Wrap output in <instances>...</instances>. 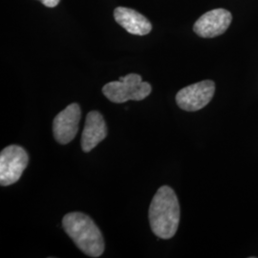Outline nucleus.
<instances>
[{
	"label": "nucleus",
	"instance_id": "obj_1",
	"mask_svg": "<svg viewBox=\"0 0 258 258\" xmlns=\"http://www.w3.org/2000/svg\"><path fill=\"white\" fill-rule=\"evenodd\" d=\"M153 233L162 239L175 235L180 222V205L174 190L168 185L161 186L154 195L148 211Z\"/></svg>",
	"mask_w": 258,
	"mask_h": 258
},
{
	"label": "nucleus",
	"instance_id": "obj_2",
	"mask_svg": "<svg viewBox=\"0 0 258 258\" xmlns=\"http://www.w3.org/2000/svg\"><path fill=\"white\" fill-rule=\"evenodd\" d=\"M62 227L76 246L90 257H100L104 251L102 232L92 219L83 212L64 215Z\"/></svg>",
	"mask_w": 258,
	"mask_h": 258
},
{
	"label": "nucleus",
	"instance_id": "obj_3",
	"mask_svg": "<svg viewBox=\"0 0 258 258\" xmlns=\"http://www.w3.org/2000/svg\"><path fill=\"white\" fill-rule=\"evenodd\" d=\"M151 85L142 81L138 74H128L121 77L117 82L106 83L102 87L103 95L114 103H123L127 101L145 100L151 93Z\"/></svg>",
	"mask_w": 258,
	"mask_h": 258
},
{
	"label": "nucleus",
	"instance_id": "obj_4",
	"mask_svg": "<svg viewBox=\"0 0 258 258\" xmlns=\"http://www.w3.org/2000/svg\"><path fill=\"white\" fill-rule=\"evenodd\" d=\"M27 151L19 146L12 145L4 148L0 154V184L7 186L16 184L27 167Z\"/></svg>",
	"mask_w": 258,
	"mask_h": 258
},
{
	"label": "nucleus",
	"instance_id": "obj_5",
	"mask_svg": "<svg viewBox=\"0 0 258 258\" xmlns=\"http://www.w3.org/2000/svg\"><path fill=\"white\" fill-rule=\"evenodd\" d=\"M214 92L215 83L212 81H203L181 89L176 95V102L183 110H200L212 101Z\"/></svg>",
	"mask_w": 258,
	"mask_h": 258
},
{
	"label": "nucleus",
	"instance_id": "obj_6",
	"mask_svg": "<svg viewBox=\"0 0 258 258\" xmlns=\"http://www.w3.org/2000/svg\"><path fill=\"white\" fill-rule=\"evenodd\" d=\"M81 119L82 111L78 103H71L59 112L53 121V134L55 141L61 145L72 142L78 134Z\"/></svg>",
	"mask_w": 258,
	"mask_h": 258
},
{
	"label": "nucleus",
	"instance_id": "obj_7",
	"mask_svg": "<svg viewBox=\"0 0 258 258\" xmlns=\"http://www.w3.org/2000/svg\"><path fill=\"white\" fill-rule=\"evenodd\" d=\"M231 20V12L221 8L212 10L197 19L194 31L197 36L205 38L218 37L230 27Z\"/></svg>",
	"mask_w": 258,
	"mask_h": 258
},
{
	"label": "nucleus",
	"instance_id": "obj_8",
	"mask_svg": "<svg viewBox=\"0 0 258 258\" xmlns=\"http://www.w3.org/2000/svg\"><path fill=\"white\" fill-rule=\"evenodd\" d=\"M107 136V126L102 114L91 111L87 114L82 135V148L89 152Z\"/></svg>",
	"mask_w": 258,
	"mask_h": 258
},
{
	"label": "nucleus",
	"instance_id": "obj_9",
	"mask_svg": "<svg viewBox=\"0 0 258 258\" xmlns=\"http://www.w3.org/2000/svg\"><path fill=\"white\" fill-rule=\"evenodd\" d=\"M114 19L119 25L132 35L146 36L152 30L150 21L135 10L118 7L114 10Z\"/></svg>",
	"mask_w": 258,
	"mask_h": 258
},
{
	"label": "nucleus",
	"instance_id": "obj_10",
	"mask_svg": "<svg viewBox=\"0 0 258 258\" xmlns=\"http://www.w3.org/2000/svg\"><path fill=\"white\" fill-rule=\"evenodd\" d=\"M44 6L48 8H55V6L58 5L60 0H39Z\"/></svg>",
	"mask_w": 258,
	"mask_h": 258
}]
</instances>
